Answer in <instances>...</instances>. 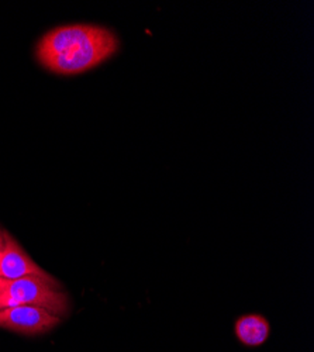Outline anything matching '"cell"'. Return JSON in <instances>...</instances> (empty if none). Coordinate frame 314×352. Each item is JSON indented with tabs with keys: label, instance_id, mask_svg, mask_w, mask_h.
<instances>
[{
	"label": "cell",
	"instance_id": "1",
	"mask_svg": "<svg viewBox=\"0 0 314 352\" xmlns=\"http://www.w3.org/2000/svg\"><path fill=\"white\" fill-rule=\"evenodd\" d=\"M119 38L111 30L95 24L55 27L36 47L38 63L58 75L87 72L117 52Z\"/></svg>",
	"mask_w": 314,
	"mask_h": 352
},
{
	"label": "cell",
	"instance_id": "2",
	"mask_svg": "<svg viewBox=\"0 0 314 352\" xmlns=\"http://www.w3.org/2000/svg\"><path fill=\"white\" fill-rule=\"evenodd\" d=\"M17 306L43 307L63 318L69 311V298L49 274L0 279V310Z\"/></svg>",
	"mask_w": 314,
	"mask_h": 352
},
{
	"label": "cell",
	"instance_id": "3",
	"mask_svg": "<svg viewBox=\"0 0 314 352\" xmlns=\"http://www.w3.org/2000/svg\"><path fill=\"white\" fill-rule=\"evenodd\" d=\"M61 322V317L37 306H17L0 310V327L23 334L40 336Z\"/></svg>",
	"mask_w": 314,
	"mask_h": 352
},
{
	"label": "cell",
	"instance_id": "4",
	"mask_svg": "<svg viewBox=\"0 0 314 352\" xmlns=\"http://www.w3.org/2000/svg\"><path fill=\"white\" fill-rule=\"evenodd\" d=\"M45 274L6 231L5 247L0 250V279H19L27 275Z\"/></svg>",
	"mask_w": 314,
	"mask_h": 352
},
{
	"label": "cell",
	"instance_id": "5",
	"mask_svg": "<svg viewBox=\"0 0 314 352\" xmlns=\"http://www.w3.org/2000/svg\"><path fill=\"white\" fill-rule=\"evenodd\" d=\"M269 322L260 314L243 316L236 321V336L247 346H260L269 337Z\"/></svg>",
	"mask_w": 314,
	"mask_h": 352
},
{
	"label": "cell",
	"instance_id": "6",
	"mask_svg": "<svg viewBox=\"0 0 314 352\" xmlns=\"http://www.w3.org/2000/svg\"><path fill=\"white\" fill-rule=\"evenodd\" d=\"M5 234H6V231L0 228V250L5 247Z\"/></svg>",
	"mask_w": 314,
	"mask_h": 352
}]
</instances>
